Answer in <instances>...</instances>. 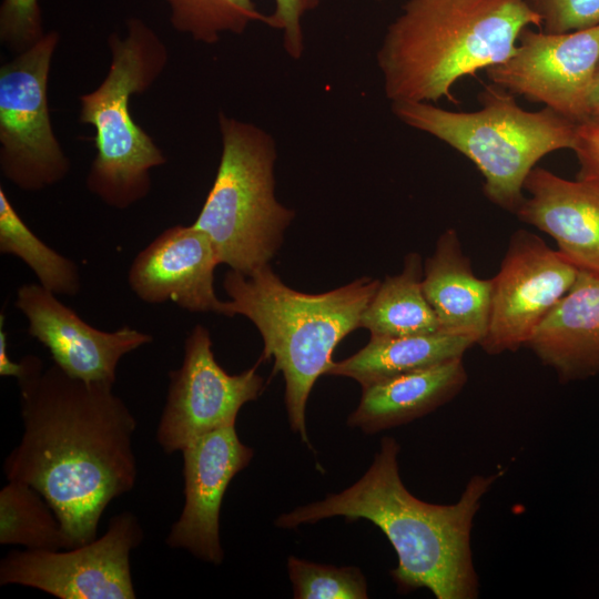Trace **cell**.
<instances>
[{
    "mask_svg": "<svg viewBox=\"0 0 599 599\" xmlns=\"http://www.w3.org/2000/svg\"><path fill=\"white\" fill-rule=\"evenodd\" d=\"M142 538L138 518L118 514L105 534L88 544L10 552L0 562V585L32 587L60 599H133L130 554Z\"/></svg>",
    "mask_w": 599,
    "mask_h": 599,
    "instance_id": "obj_9",
    "label": "cell"
},
{
    "mask_svg": "<svg viewBox=\"0 0 599 599\" xmlns=\"http://www.w3.org/2000/svg\"><path fill=\"white\" fill-rule=\"evenodd\" d=\"M540 18L524 0H407L387 27L376 60L393 103H457L453 87L505 61Z\"/></svg>",
    "mask_w": 599,
    "mask_h": 599,
    "instance_id": "obj_3",
    "label": "cell"
},
{
    "mask_svg": "<svg viewBox=\"0 0 599 599\" xmlns=\"http://www.w3.org/2000/svg\"><path fill=\"white\" fill-rule=\"evenodd\" d=\"M399 451L393 437H383L372 465L354 485L278 516L275 525L295 528L336 516L366 519L384 532L397 555L390 576L399 592L426 588L437 599L477 598L470 542L474 518L502 471L473 476L455 504H429L403 484Z\"/></svg>",
    "mask_w": 599,
    "mask_h": 599,
    "instance_id": "obj_2",
    "label": "cell"
},
{
    "mask_svg": "<svg viewBox=\"0 0 599 599\" xmlns=\"http://www.w3.org/2000/svg\"><path fill=\"white\" fill-rule=\"evenodd\" d=\"M547 33H567L599 26V0H524Z\"/></svg>",
    "mask_w": 599,
    "mask_h": 599,
    "instance_id": "obj_27",
    "label": "cell"
},
{
    "mask_svg": "<svg viewBox=\"0 0 599 599\" xmlns=\"http://www.w3.org/2000/svg\"><path fill=\"white\" fill-rule=\"evenodd\" d=\"M6 315H0V375L12 376L17 379L22 378L29 368L28 356L20 362H12L8 354V334L4 331Z\"/></svg>",
    "mask_w": 599,
    "mask_h": 599,
    "instance_id": "obj_30",
    "label": "cell"
},
{
    "mask_svg": "<svg viewBox=\"0 0 599 599\" xmlns=\"http://www.w3.org/2000/svg\"><path fill=\"white\" fill-rule=\"evenodd\" d=\"M14 304L28 321L29 335L48 348L54 364L85 382L114 384L121 358L153 341L130 326L114 332L91 326L39 283L21 285Z\"/></svg>",
    "mask_w": 599,
    "mask_h": 599,
    "instance_id": "obj_13",
    "label": "cell"
},
{
    "mask_svg": "<svg viewBox=\"0 0 599 599\" xmlns=\"http://www.w3.org/2000/svg\"><path fill=\"white\" fill-rule=\"evenodd\" d=\"M217 122L221 159L193 225L210 236L220 264L248 275L270 264L295 213L275 197L274 138L223 112Z\"/></svg>",
    "mask_w": 599,
    "mask_h": 599,
    "instance_id": "obj_7",
    "label": "cell"
},
{
    "mask_svg": "<svg viewBox=\"0 0 599 599\" xmlns=\"http://www.w3.org/2000/svg\"><path fill=\"white\" fill-rule=\"evenodd\" d=\"M579 163L578 180L599 194V124L590 121L577 126V142L572 150Z\"/></svg>",
    "mask_w": 599,
    "mask_h": 599,
    "instance_id": "obj_29",
    "label": "cell"
},
{
    "mask_svg": "<svg viewBox=\"0 0 599 599\" xmlns=\"http://www.w3.org/2000/svg\"><path fill=\"white\" fill-rule=\"evenodd\" d=\"M0 252L19 257L34 273L39 284L55 295L80 291L77 263L54 251L38 237L20 217L0 187Z\"/></svg>",
    "mask_w": 599,
    "mask_h": 599,
    "instance_id": "obj_23",
    "label": "cell"
},
{
    "mask_svg": "<svg viewBox=\"0 0 599 599\" xmlns=\"http://www.w3.org/2000/svg\"><path fill=\"white\" fill-rule=\"evenodd\" d=\"M375 1H384V0H375Z\"/></svg>",
    "mask_w": 599,
    "mask_h": 599,
    "instance_id": "obj_32",
    "label": "cell"
},
{
    "mask_svg": "<svg viewBox=\"0 0 599 599\" xmlns=\"http://www.w3.org/2000/svg\"><path fill=\"white\" fill-rule=\"evenodd\" d=\"M491 287V278L483 280L474 274L457 232L446 230L426 260L423 274V292L439 331L479 345L489 325Z\"/></svg>",
    "mask_w": 599,
    "mask_h": 599,
    "instance_id": "obj_18",
    "label": "cell"
},
{
    "mask_svg": "<svg viewBox=\"0 0 599 599\" xmlns=\"http://www.w3.org/2000/svg\"><path fill=\"white\" fill-rule=\"evenodd\" d=\"M287 570L296 599L368 598L365 576L357 567L321 565L290 556Z\"/></svg>",
    "mask_w": 599,
    "mask_h": 599,
    "instance_id": "obj_25",
    "label": "cell"
},
{
    "mask_svg": "<svg viewBox=\"0 0 599 599\" xmlns=\"http://www.w3.org/2000/svg\"><path fill=\"white\" fill-rule=\"evenodd\" d=\"M260 362L231 375L216 362L210 332L196 325L184 342L182 365L169 373L166 402L156 440L166 454L182 450L210 432L234 426L242 406L264 389Z\"/></svg>",
    "mask_w": 599,
    "mask_h": 599,
    "instance_id": "obj_10",
    "label": "cell"
},
{
    "mask_svg": "<svg viewBox=\"0 0 599 599\" xmlns=\"http://www.w3.org/2000/svg\"><path fill=\"white\" fill-rule=\"evenodd\" d=\"M18 379L23 433L3 463L8 480L35 488L75 547L97 538L108 505L136 481V420L112 383L85 382L28 355Z\"/></svg>",
    "mask_w": 599,
    "mask_h": 599,
    "instance_id": "obj_1",
    "label": "cell"
},
{
    "mask_svg": "<svg viewBox=\"0 0 599 599\" xmlns=\"http://www.w3.org/2000/svg\"><path fill=\"white\" fill-rule=\"evenodd\" d=\"M379 284L361 277L329 292L307 294L285 285L270 264L248 275L230 270L224 276L230 297L224 316L243 315L260 331L264 348L258 362L274 358L273 372H282L285 379L290 426L309 448L305 410L311 390L333 366L338 343L359 327Z\"/></svg>",
    "mask_w": 599,
    "mask_h": 599,
    "instance_id": "obj_4",
    "label": "cell"
},
{
    "mask_svg": "<svg viewBox=\"0 0 599 599\" xmlns=\"http://www.w3.org/2000/svg\"><path fill=\"white\" fill-rule=\"evenodd\" d=\"M423 274L420 255L407 254L403 271L380 282L362 314L359 327L380 337L439 332L437 317L423 292Z\"/></svg>",
    "mask_w": 599,
    "mask_h": 599,
    "instance_id": "obj_21",
    "label": "cell"
},
{
    "mask_svg": "<svg viewBox=\"0 0 599 599\" xmlns=\"http://www.w3.org/2000/svg\"><path fill=\"white\" fill-rule=\"evenodd\" d=\"M181 451L185 501L166 544L219 565L223 560L222 500L233 477L252 460L254 450L240 440L234 425L200 436Z\"/></svg>",
    "mask_w": 599,
    "mask_h": 599,
    "instance_id": "obj_14",
    "label": "cell"
},
{
    "mask_svg": "<svg viewBox=\"0 0 599 599\" xmlns=\"http://www.w3.org/2000/svg\"><path fill=\"white\" fill-rule=\"evenodd\" d=\"M110 65L102 82L79 98V121L93 128L95 155L87 189L105 205L125 210L145 199L151 171L166 163L163 151L131 113V98L146 92L169 62L158 32L139 17L125 21L124 34L106 40Z\"/></svg>",
    "mask_w": 599,
    "mask_h": 599,
    "instance_id": "obj_5",
    "label": "cell"
},
{
    "mask_svg": "<svg viewBox=\"0 0 599 599\" xmlns=\"http://www.w3.org/2000/svg\"><path fill=\"white\" fill-rule=\"evenodd\" d=\"M0 544L35 550L75 547L45 498L14 480H8L0 491Z\"/></svg>",
    "mask_w": 599,
    "mask_h": 599,
    "instance_id": "obj_22",
    "label": "cell"
},
{
    "mask_svg": "<svg viewBox=\"0 0 599 599\" xmlns=\"http://www.w3.org/2000/svg\"><path fill=\"white\" fill-rule=\"evenodd\" d=\"M526 346L561 383L599 375V277L579 271Z\"/></svg>",
    "mask_w": 599,
    "mask_h": 599,
    "instance_id": "obj_17",
    "label": "cell"
},
{
    "mask_svg": "<svg viewBox=\"0 0 599 599\" xmlns=\"http://www.w3.org/2000/svg\"><path fill=\"white\" fill-rule=\"evenodd\" d=\"M467 380L463 358H456L364 386L347 425L373 435L408 424L450 402Z\"/></svg>",
    "mask_w": 599,
    "mask_h": 599,
    "instance_id": "obj_19",
    "label": "cell"
},
{
    "mask_svg": "<svg viewBox=\"0 0 599 599\" xmlns=\"http://www.w3.org/2000/svg\"><path fill=\"white\" fill-rule=\"evenodd\" d=\"M599 62V26L547 33L529 27L514 52L485 70L489 81L515 97L541 103L562 116L588 120V99Z\"/></svg>",
    "mask_w": 599,
    "mask_h": 599,
    "instance_id": "obj_11",
    "label": "cell"
},
{
    "mask_svg": "<svg viewBox=\"0 0 599 599\" xmlns=\"http://www.w3.org/2000/svg\"><path fill=\"white\" fill-rule=\"evenodd\" d=\"M471 112L450 111L428 102L393 103L394 114L405 124L455 149L479 170L486 197L516 213L524 185L536 163L558 150H573L578 123L544 106L524 110L515 95L490 83Z\"/></svg>",
    "mask_w": 599,
    "mask_h": 599,
    "instance_id": "obj_6",
    "label": "cell"
},
{
    "mask_svg": "<svg viewBox=\"0 0 599 599\" xmlns=\"http://www.w3.org/2000/svg\"><path fill=\"white\" fill-rule=\"evenodd\" d=\"M474 345L471 339L436 332L424 335L370 336L357 353L334 362L327 375L349 377L362 387L403 374L463 358Z\"/></svg>",
    "mask_w": 599,
    "mask_h": 599,
    "instance_id": "obj_20",
    "label": "cell"
},
{
    "mask_svg": "<svg viewBox=\"0 0 599 599\" xmlns=\"http://www.w3.org/2000/svg\"><path fill=\"white\" fill-rule=\"evenodd\" d=\"M599 124V62L596 68L588 99V120Z\"/></svg>",
    "mask_w": 599,
    "mask_h": 599,
    "instance_id": "obj_31",
    "label": "cell"
},
{
    "mask_svg": "<svg viewBox=\"0 0 599 599\" xmlns=\"http://www.w3.org/2000/svg\"><path fill=\"white\" fill-rule=\"evenodd\" d=\"M319 3L321 0H274V10L266 14L265 24L282 32L283 47L290 58H302L305 50L302 21Z\"/></svg>",
    "mask_w": 599,
    "mask_h": 599,
    "instance_id": "obj_28",
    "label": "cell"
},
{
    "mask_svg": "<svg viewBox=\"0 0 599 599\" xmlns=\"http://www.w3.org/2000/svg\"><path fill=\"white\" fill-rule=\"evenodd\" d=\"M579 270L538 235L516 231L491 278L489 325L479 346L489 355L516 352L568 293Z\"/></svg>",
    "mask_w": 599,
    "mask_h": 599,
    "instance_id": "obj_12",
    "label": "cell"
},
{
    "mask_svg": "<svg viewBox=\"0 0 599 599\" xmlns=\"http://www.w3.org/2000/svg\"><path fill=\"white\" fill-rule=\"evenodd\" d=\"M39 0H2L0 6V41L20 53L44 34Z\"/></svg>",
    "mask_w": 599,
    "mask_h": 599,
    "instance_id": "obj_26",
    "label": "cell"
},
{
    "mask_svg": "<svg viewBox=\"0 0 599 599\" xmlns=\"http://www.w3.org/2000/svg\"><path fill=\"white\" fill-rule=\"evenodd\" d=\"M524 189L529 195L516 216L550 235L561 255L580 272L599 277V194L580 180L536 166Z\"/></svg>",
    "mask_w": 599,
    "mask_h": 599,
    "instance_id": "obj_16",
    "label": "cell"
},
{
    "mask_svg": "<svg viewBox=\"0 0 599 599\" xmlns=\"http://www.w3.org/2000/svg\"><path fill=\"white\" fill-rule=\"evenodd\" d=\"M220 264L210 236L196 226L163 231L133 260L128 282L148 304L173 302L189 312L224 315L225 302L215 295L214 270Z\"/></svg>",
    "mask_w": 599,
    "mask_h": 599,
    "instance_id": "obj_15",
    "label": "cell"
},
{
    "mask_svg": "<svg viewBox=\"0 0 599 599\" xmlns=\"http://www.w3.org/2000/svg\"><path fill=\"white\" fill-rule=\"evenodd\" d=\"M171 27L193 41L212 45L225 33L243 34L254 22L265 24L253 0H161Z\"/></svg>",
    "mask_w": 599,
    "mask_h": 599,
    "instance_id": "obj_24",
    "label": "cell"
},
{
    "mask_svg": "<svg viewBox=\"0 0 599 599\" xmlns=\"http://www.w3.org/2000/svg\"><path fill=\"white\" fill-rule=\"evenodd\" d=\"M59 42V32L48 31L0 68V172L26 192L58 184L71 169L54 134L48 101Z\"/></svg>",
    "mask_w": 599,
    "mask_h": 599,
    "instance_id": "obj_8",
    "label": "cell"
}]
</instances>
